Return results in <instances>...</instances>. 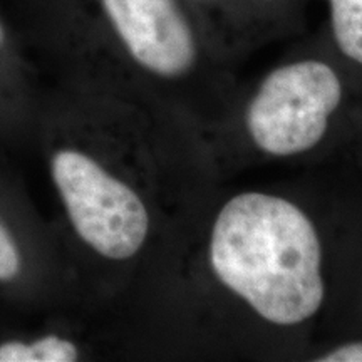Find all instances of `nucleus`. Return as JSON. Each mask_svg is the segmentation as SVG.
<instances>
[{"label": "nucleus", "instance_id": "f257e3e1", "mask_svg": "<svg viewBox=\"0 0 362 362\" xmlns=\"http://www.w3.org/2000/svg\"><path fill=\"white\" fill-rule=\"evenodd\" d=\"M216 279L267 322L298 325L322 307V245L312 220L277 194L245 192L216 215L210 237Z\"/></svg>", "mask_w": 362, "mask_h": 362}, {"label": "nucleus", "instance_id": "f03ea898", "mask_svg": "<svg viewBox=\"0 0 362 362\" xmlns=\"http://www.w3.org/2000/svg\"><path fill=\"white\" fill-rule=\"evenodd\" d=\"M54 188L84 245L103 259L123 262L141 250L149 214L138 193L76 148H59L49 160Z\"/></svg>", "mask_w": 362, "mask_h": 362}, {"label": "nucleus", "instance_id": "7ed1b4c3", "mask_svg": "<svg viewBox=\"0 0 362 362\" xmlns=\"http://www.w3.org/2000/svg\"><path fill=\"white\" fill-rule=\"evenodd\" d=\"M341 99V76L330 62L292 59L262 79L247 110L248 134L267 155H300L320 143Z\"/></svg>", "mask_w": 362, "mask_h": 362}, {"label": "nucleus", "instance_id": "20e7f679", "mask_svg": "<svg viewBox=\"0 0 362 362\" xmlns=\"http://www.w3.org/2000/svg\"><path fill=\"white\" fill-rule=\"evenodd\" d=\"M206 33L208 24L230 29L226 35L250 39L291 21L298 0H183ZM208 35V34H206Z\"/></svg>", "mask_w": 362, "mask_h": 362}, {"label": "nucleus", "instance_id": "39448f33", "mask_svg": "<svg viewBox=\"0 0 362 362\" xmlns=\"http://www.w3.org/2000/svg\"><path fill=\"white\" fill-rule=\"evenodd\" d=\"M81 351L71 339L47 334L29 341L11 339L0 342V362H74Z\"/></svg>", "mask_w": 362, "mask_h": 362}, {"label": "nucleus", "instance_id": "423d86ee", "mask_svg": "<svg viewBox=\"0 0 362 362\" xmlns=\"http://www.w3.org/2000/svg\"><path fill=\"white\" fill-rule=\"evenodd\" d=\"M25 272V253L8 221L0 215V287L16 284Z\"/></svg>", "mask_w": 362, "mask_h": 362}, {"label": "nucleus", "instance_id": "0eeeda50", "mask_svg": "<svg viewBox=\"0 0 362 362\" xmlns=\"http://www.w3.org/2000/svg\"><path fill=\"white\" fill-rule=\"evenodd\" d=\"M25 69V59L17 35L0 13V81L19 79Z\"/></svg>", "mask_w": 362, "mask_h": 362}, {"label": "nucleus", "instance_id": "6e6552de", "mask_svg": "<svg viewBox=\"0 0 362 362\" xmlns=\"http://www.w3.org/2000/svg\"><path fill=\"white\" fill-rule=\"evenodd\" d=\"M319 362H362V342H349L317 357Z\"/></svg>", "mask_w": 362, "mask_h": 362}]
</instances>
